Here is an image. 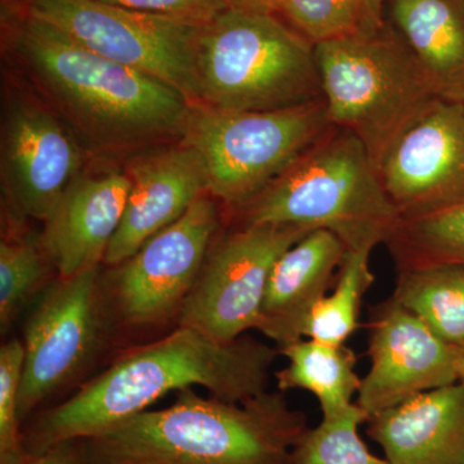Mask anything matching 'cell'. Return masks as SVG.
<instances>
[{"label":"cell","mask_w":464,"mask_h":464,"mask_svg":"<svg viewBox=\"0 0 464 464\" xmlns=\"http://www.w3.org/2000/svg\"><path fill=\"white\" fill-rule=\"evenodd\" d=\"M307 429L282 391L228 402L188 389L78 444L85 464H288Z\"/></svg>","instance_id":"3"},{"label":"cell","mask_w":464,"mask_h":464,"mask_svg":"<svg viewBox=\"0 0 464 464\" xmlns=\"http://www.w3.org/2000/svg\"><path fill=\"white\" fill-rule=\"evenodd\" d=\"M231 7L244 11L258 12V14H274L282 11L286 0H228Z\"/></svg>","instance_id":"30"},{"label":"cell","mask_w":464,"mask_h":464,"mask_svg":"<svg viewBox=\"0 0 464 464\" xmlns=\"http://www.w3.org/2000/svg\"><path fill=\"white\" fill-rule=\"evenodd\" d=\"M371 320L372 364L356 401L369 417L459 382V347L439 338L392 295L373 308Z\"/></svg>","instance_id":"14"},{"label":"cell","mask_w":464,"mask_h":464,"mask_svg":"<svg viewBox=\"0 0 464 464\" xmlns=\"http://www.w3.org/2000/svg\"><path fill=\"white\" fill-rule=\"evenodd\" d=\"M332 127L323 99L271 111L192 106L182 136L206 166L208 192L237 210Z\"/></svg>","instance_id":"7"},{"label":"cell","mask_w":464,"mask_h":464,"mask_svg":"<svg viewBox=\"0 0 464 464\" xmlns=\"http://www.w3.org/2000/svg\"><path fill=\"white\" fill-rule=\"evenodd\" d=\"M25 350L23 341L0 347V464H14L25 456L23 423L18 418V393L23 381Z\"/></svg>","instance_id":"27"},{"label":"cell","mask_w":464,"mask_h":464,"mask_svg":"<svg viewBox=\"0 0 464 464\" xmlns=\"http://www.w3.org/2000/svg\"><path fill=\"white\" fill-rule=\"evenodd\" d=\"M14 464H85L78 441L63 442L42 453H25Z\"/></svg>","instance_id":"29"},{"label":"cell","mask_w":464,"mask_h":464,"mask_svg":"<svg viewBox=\"0 0 464 464\" xmlns=\"http://www.w3.org/2000/svg\"><path fill=\"white\" fill-rule=\"evenodd\" d=\"M368 423L391 464H464V382L420 393Z\"/></svg>","instance_id":"17"},{"label":"cell","mask_w":464,"mask_h":464,"mask_svg":"<svg viewBox=\"0 0 464 464\" xmlns=\"http://www.w3.org/2000/svg\"><path fill=\"white\" fill-rule=\"evenodd\" d=\"M237 226L289 225L328 230L347 249L387 243L400 221L362 140L332 127L246 206Z\"/></svg>","instance_id":"4"},{"label":"cell","mask_w":464,"mask_h":464,"mask_svg":"<svg viewBox=\"0 0 464 464\" xmlns=\"http://www.w3.org/2000/svg\"><path fill=\"white\" fill-rule=\"evenodd\" d=\"M386 244L398 267L464 262V204L429 216L400 219Z\"/></svg>","instance_id":"24"},{"label":"cell","mask_w":464,"mask_h":464,"mask_svg":"<svg viewBox=\"0 0 464 464\" xmlns=\"http://www.w3.org/2000/svg\"><path fill=\"white\" fill-rule=\"evenodd\" d=\"M81 167V150L65 121L41 97L8 93L2 177L9 218L44 222Z\"/></svg>","instance_id":"12"},{"label":"cell","mask_w":464,"mask_h":464,"mask_svg":"<svg viewBox=\"0 0 464 464\" xmlns=\"http://www.w3.org/2000/svg\"><path fill=\"white\" fill-rule=\"evenodd\" d=\"M199 105L271 111L322 100L315 50L274 14L230 7L201 26Z\"/></svg>","instance_id":"5"},{"label":"cell","mask_w":464,"mask_h":464,"mask_svg":"<svg viewBox=\"0 0 464 464\" xmlns=\"http://www.w3.org/2000/svg\"><path fill=\"white\" fill-rule=\"evenodd\" d=\"M23 221L8 218V228L0 241V329L3 334L34 298L54 279L57 273L38 237L17 230Z\"/></svg>","instance_id":"22"},{"label":"cell","mask_w":464,"mask_h":464,"mask_svg":"<svg viewBox=\"0 0 464 464\" xmlns=\"http://www.w3.org/2000/svg\"><path fill=\"white\" fill-rule=\"evenodd\" d=\"M101 275L100 267H94L56 277L36 299L21 340L25 350L18 393L21 423L99 355L112 326Z\"/></svg>","instance_id":"10"},{"label":"cell","mask_w":464,"mask_h":464,"mask_svg":"<svg viewBox=\"0 0 464 464\" xmlns=\"http://www.w3.org/2000/svg\"><path fill=\"white\" fill-rule=\"evenodd\" d=\"M365 30H378L382 27V8L383 0H364Z\"/></svg>","instance_id":"31"},{"label":"cell","mask_w":464,"mask_h":464,"mask_svg":"<svg viewBox=\"0 0 464 464\" xmlns=\"http://www.w3.org/2000/svg\"><path fill=\"white\" fill-rule=\"evenodd\" d=\"M373 246L347 249L331 295L314 307L304 326V338L331 344H346L359 326L365 293L374 283L371 270Z\"/></svg>","instance_id":"23"},{"label":"cell","mask_w":464,"mask_h":464,"mask_svg":"<svg viewBox=\"0 0 464 464\" xmlns=\"http://www.w3.org/2000/svg\"><path fill=\"white\" fill-rule=\"evenodd\" d=\"M378 173L400 219L464 204V105L433 100L396 137Z\"/></svg>","instance_id":"13"},{"label":"cell","mask_w":464,"mask_h":464,"mask_svg":"<svg viewBox=\"0 0 464 464\" xmlns=\"http://www.w3.org/2000/svg\"><path fill=\"white\" fill-rule=\"evenodd\" d=\"M219 225L216 199L204 194L132 257L101 275L112 325L145 329L179 319Z\"/></svg>","instance_id":"9"},{"label":"cell","mask_w":464,"mask_h":464,"mask_svg":"<svg viewBox=\"0 0 464 464\" xmlns=\"http://www.w3.org/2000/svg\"><path fill=\"white\" fill-rule=\"evenodd\" d=\"M288 360L276 378L277 390H304L319 401L323 420H335L355 402L362 378L356 373V355L347 344L324 343L302 338L279 348Z\"/></svg>","instance_id":"20"},{"label":"cell","mask_w":464,"mask_h":464,"mask_svg":"<svg viewBox=\"0 0 464 464\" xmlns=\"http://www.w3.org/2000/svg\"><path fill=\"white\" fill-rule=\"evenodd\" d=\"M380 32L314 45L329 121L362 140L377 169L396 137L438 99L404 41Z\"/></svg>","instance_id":"6"},{"label":"cell","mask_w":464,"mask_h":464,"mask_svg":"<svg viewBox=\"0 0 464 464\" xmlns=\"http://www.w3.org/2000/svg\"><path fill=\"white\" fill-rule=\"evenodd\" d=\"M145 14H161L188 21L197 25H206L219 14L230 8L228 0H100Z\"/></svg>","instance_id":"28"},{"label":"cell","mask_w":464,"mask_h":464,"mask_svg":"<svg viewBox=\"0 0 464 464\" xmlns=\"http://www.w3.org/2000/svg\"><path fill=\"white\" fill-rule=\"evenodd\" d=\"M42 21L88 50L154 76L199 105L198 39L201 26L100 0H27Z\"/></svg>","instance_id":"8"},{"label":"cell","mask_w":464,"mask_h":464,"mask_svg":"<svg viewBox=\"0 0 464 464\" xmlns=\"http://www.w3.org/2000/svg\"><path fill=\"white\" fill-rule=\"evenodd\" d=\"M310 231L289 225H246L213 241L177 325L218 342L257 331L275 264Z\"/></svg>","instance_id":"11"},{"label":"cell","mask_w":464,"mask_h":464,"mask_svg":"<svg viewBox=\"0 0 464 464\" xmlns=\"http://www.w3.org/2000/svg\"><path fill=\"white\" fill-rule=\"evenodd\" d=\"M392 14L436 97L464 105V0H393Z\"/></svg>","instance_id":"19"},{"label":"cell","mask_w":464,"mask_h":464,"mask_svg":"<svg viewBox=\"0 0 464 464\" xmlns=\"http://www.w3.org/2000/svg\"><path fill=\"white\" fill-rule=\"evenodd\" d=\"M127 172L78 177L43 222L39 240L58 277H72L105 261L130 194Z\"/></svg>","instance_id":"16"},{"label":"cell","mask_w":464,"mask_h":464,"mask_svg":"<svg viewBox=\"0 0 464 464\" xmlns=\"http://www.w3.org/2000/svg\"><path fill=\"white\" fill-rule=\"evenodd\" d=\"M458 377H459V382H464V346L459 347V356H458Z\"/></svg>","instance_id":"32"},{"label":"cell","mask_w":464,"mask_h":464,"mask_svg":"<svg viewBox=\"0 0 464 464\" xmlns=\"http://www.w3.org/2000/svg\"><path fill=\"white\" fill-rule=\"evenodd\" d=\"M14 53L38 97L94 148H140L183 134L192 109L183 94L42 21L26 17Z\"/></svg>","instance_id":"2"},{"label":"cell","mask_w":464,"mask_h":464,"mask_svg":"<svg viewBox=\"0 0 464 464\" xmlns=\"http://www.w3.org/2000/svg\"><path fill=\"white\" fill-rule=\"evenodd\" d=\"M346 246L328 230H313L277 259L262 307L257 331L277 348L304 338L311 311L331 289Z\"/></svg>","instance_id":"18"},{"label":"cell","mask_w":464,"mask_h":464,"mask_svg":"<svg viewBox=\"0 0 464 464\" xmlns=\"http://www.w3.org/2000/svg\"><path fill=\"white\" fill-rule=\"evenodd\" d=\"M130 188L121 226L110 243L103 264L121 265L151 237L181 218L208 192L206 166L188 143L164 149L130 161Z\"/></svg>","instance_id":"15"},{"label":"cell","mask_w":464,"mask_h":464,"mask_svg":"<svg viewBox=\"0 0 464 464\" xmlns=\"http://www.w3.org/2000/svg\"><path fill=\"white\" fill-rule=\"evenodd\" d=\"M392 297L439 338L464 346V262L398 267Z\"/></svg>","instance_id":"21"},{"label":"cell","mask_w":464,"mask_h":464,"mask_svg":"<svg viewBox=\"0 0 464 464\" xmlns=\"http://www.w3.org/2000/svg\"><path fill=\"white\" fill-rule=\"evenodd\" d=\"M368 420L355 402L341 417L308 427L290 451L288 464H391L372 454L360 438V424Z\"/></svg>","instance_id":"25"},{"label":"cell","mask_w":464,"mask_h":464,"mask_svg":"<svg viewBox=\"0 0 464 464\" xmlns=\"http://www.w3.org/2000/svg\"><path fill=\"white\" fill-rule=\"evenodd\" d=\"M279 348L250 335L212 340L177 325L172 333L130 348L65 401L45 409L23 431L26 453L94 438L149 411L170 392L203 387L212 398L244 402L266 392Z\"/></svg>","instance_id":"1"},{"label":"cell","mask_w":464,"mask_h":464,"mask_svg":"<svg viewBox=\"0 0 464 464\" xmlns=\"http://www.w3.org/2000/svg\"><path fill=\"white\" fill-rule=\"evenodd\" d=\"M282 12L314 45L365 30L364 0H286Z\"/></svg>","instance_id":"26"}]
</instances>
